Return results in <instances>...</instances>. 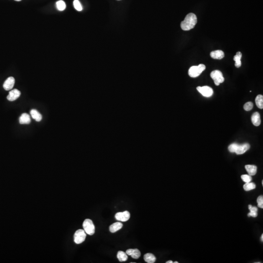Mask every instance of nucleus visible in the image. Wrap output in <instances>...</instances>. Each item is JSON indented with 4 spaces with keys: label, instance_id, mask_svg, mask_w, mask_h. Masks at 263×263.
<instances>
[{
    "label": "nucleus",
    "instance_id": "obj_13",
    "mask_svg": "<svg viewBox=\"0 0 263 263\" xmlns=\"http://www.w3.org/2000/svg\"><path fill=\"white\" fill-rule=\"evenodd\" d=\"M19 122L21 124H28L31 122L30 116L29 114L24 113L21 116L19 119Z\"/></svg>",
    "mask_w": 263,
    "mask_h": 263
},
{
    "label": "nucleus",
    "instance_id": "obj_19",
    "mask_svg": "<svg viewBox=\"0 0 263 263\" xmlns=\"http://www.w3.org/2000/svg\"><path fill=\"white\" fill-rule=\"evenodd\" d=\"M242 54L240 52H237L236 55L234 57V60L235 61V66L237 68H239L241 66V59Z\"/></svg>",
    "mask_w": 263,
    "mask_h": 263
},
{
    "label": "nucleus",
    "instance_id": "obj_6",
    "mask_svg": "<svg viewBox=\"0 0 263 263\" xmlns=\"http://www.w3.org/2000/svg\"><path fill=\"white\" fill-rule=\"evenodd\" d=\"M197 89L198 91L203 96L205 97L209 98V97L213 95V93H214L213 89L210 87L207 86H204L202 87L198 86L197 88Z\"/></svg>",
    "mask_w": 263,
    "mask_h": 263
},
{
    "label": "nucleus",
    "instance_id": "obj_18",
    "mask_svg": "<svg viewBox=\"0 0 263 263\" xmlns=\"http://www.w3.org/2000/svg\"><path fill=\"white\" fill-rule=\"evenodd\" d=\"M144 259L148 263H153L156 262V257L152 253H146L144 256Z\"/></svg>",
    "mask_w": 263,
    "mask_h": 263
},
{
    "label": "nucleus",
    "instance_id": "obj_28",
    "mask_svg": "<svg viewBox=\"0 0 263 263\" xmlns=\"http://www.w3.org/2000/svg\"><path fill=\"white\" fill-rule=\"evenodd\" d=\"M257 202L258 203V207L260 208H263V195H260L258 197L257 199Z\"/></svg>",
    "mask_w": 263,
    "mask_h": 263
},
{
    "label": "nucleus",
    "instance_id": "obj_7",
    "mask_svg": "<svg viewBox=\"0 0 263 263\" xmlns=\"http://www.w3.org/2000/svg\"><path fill=\"white\" fill-rule=\"evenodd\" d=\"M130 217V214L128 211L117 213L115 215V218L116 220H118V221H122V222L127 221Z\"/></svg>",
    "mask_w": 263,
    "mask_h": 263
},
{
    "label": "nucleus",
    "instance_id": "obj_33",
    "mask_svg": "<svg viewBox=\"0 0 263 263\" xmlns=\"http://www.w3.org/2000/svg\"><path fill=\"white\" fill-rule=\"evenodd\" d=\"M15 1L19 2L21 1H22V0H15Z\"/></svg>",
    "mask_w": 263,
    "mask_h": 263
},
{
    "label": "nucleus",
    "instance_id": "obj_29",
    "mask_svg": "<svg viewBox=\"0 0 263 263\" xmlns=\"http://www.w3.org/2000/svg\"><path fill=\"white\" fill-rule=\"evenodd\" d=\"M248 209L250 210V211H255L257 212L258 211V209L256 207H253L251 205H248Z\"/></svg>",
    "mask_w": 263,
    "mask_h": 263
},
{
    "label": "nucleus",
    "instance_id": "obj_17",
    "mask_svg": "<svg viewBox=\"0 0 263 263\" xmlns=\"http://www.w3.org/2000/svg\"><path fill=\"white\" fill-rule=\"evenodd\" d=\"M245 169L250 175H255L257 173V167L256 166L247 165L245 166Z\"/></svg>",
    "mask_w": 263,
    "mask_h": 263
},
{
    "label": "nucleus",
    "instance_id": "obj_3",
    "mask_svg": "<svg viewBox=\"0 0 263 263\" xmlns=\"http://www.w3.org/2000/svg\"><path fill=\"white\" fill-rule=\"evenodd\" d=\"M83 228L84 231L88 234L92 235L95 234V227L93 221L89 219H86L83 223Z\"/></svg>",
    "mask_w": 263,
    "mask_h": 263
},
{
    "label": "nucleus",
    "instance_id": "obj_1",
    "mask_svg": "<svg viewBox=\"0 0 263 263\" xmlns=\"http://www.w3.org/2000/svg\"><path fill=\"white\" fill-rule=\"evenodd\" d=\"M197 22V17L194 13H190L186 15L184 21L181 22V28L184 31L194 29Z\"/></svg>",
    "mask_w": 263,
    "mask_h": 263
},
{
    "label": "nucleus",
    "instance_id": "obj_36",
    "mask_svg": "<svg viewBox=\"0 0 263 263\" xmlns=\"http://www.w3.org/2000/svg\"><path fill=\"white\" fill-rule=\"evenodd\" d=\"M117 1H120V0H117Z\"/></svg>",
    "mask_w": 263,
    "mask_h": 263
},
{
    "label": "nucleus",
    "instance_id": "obj_32",
    "mask_svg": "<svg viewBox=\"0 0 263 263\" xmlns=\"http://www.w3.org/2000/svg\"><path fill=\"white\" fill-rule=\"evenodd\" d=\"M261 240L263 242V234H262V235H261Z\"/></svg>",
    "mask_w": 263,
    "mask_h": 263
},
{
    "label": "nucleus",
    "instance_id": "obj_11",
    "mask_svg": "<svg viewBox=\"0 0 263 263\" xmlns=\"http://www.w3.org/2000/svg\"><path fill=\"white\" fill-rule=\"evenodd\" d=\"M250 148V145L248 143H244L242 145H238L235 153L237 154H242L244 153Z\"/></svg>",
    "mask_w": 263,
    "mask_h": 263
},
{
    "label": "nucleus",
    "instance_id": "obj_16",
    "mask_svg": "<svg viewBox=\"0 0 263 263\" xmlns=\"http://www.w3.org/2000/svg\"><path fill=\"white\" fill-rule=\"evenodd\" d=\"M30 114L33 119L35 120L36 121L39 122L42 120V116L37 110L35 109H32L30 111Z\"/></svg>",
    "mask_w": 263,
    "mask_h": 263
},
{
    "label": "nucleus",
    "instance_id": "obj_10",
    "mask_svg": "<svg viewBox=\"0 0 263 263\" xmlns=\"http://www.w3.org/2000/svg\"><path fill=\"white\" fill-rule=\"evenodd\" d=\"M210 56L214 59H221L223 58L225 56V55L223 51L221 50H217L211 52Z\"/></svg>",
    "mask_w": 263,
    "mask_h": 263
},
{
    "label": "nucleus",
    "instance_id": "obj_30",
    "mask_svg": "<svg viewBox=\"0 0 263 263\" xmlns=\"http://www.w3.org/2000/svg\"><path fill=\"white\" fill-rule=\"evenodd\" d=\"M257 215H258L257 212L255 211H250V213L248 214V216H252L253 217H256Z\"/></svg>",
    "mask_w": 263,
    "mask_h": 263
},
{
    "label": "nucleus",
    "instance_id": "obj_2",
    "mask_svg": "<svg viewBox=\"0 0 263 263\" xmlns=\"http://www.w3.org/2000/svg\"><path fill=\"white\" fill-rule=\"evenodd\" d=\"M205 69L206 66L204 64H200L198 66H193L189 69L188 74L191 78H196L198 77Z\"/></svg>",
    "mask_w": 263,
    "mask_h": 263
},
{
    "label": "nucleus",
    "instance_id": "obj_20",
    "mask_svg": "<svg viewBox=\"0 0 263 263\" xmlns=\"http://www.w3.org/2000/svg\"><path fill=\"white\" fill-rule=\"evenodd\" d=\"M117 258L120 262H125L127 260L128 257L126 253L122 251H119V252H117Z\"/></svg>",
    "mask_w": 263,
    "mask_h": 263
},
{
    "label": "nucleus",
    "instance_id": "obj_27",
    "mask_svg": "<svg viewBox=\"0 0 263 263\" xmlns=\"http://www.w3.org/2000/svg\"><path fill=\"white\" fill-rule=\"evenodd\" d=\"M238 146V144L237 143H232L228 147L229 151L231 153H235L237 150V147Z\"/></svg>",
    "mask_w": 263,
    "mask_h": 263
},
{
    "label": "nucleus",
    "instance_id": "obj_34",
    "mask_svg": "<svg viewBox=\"0 0 263 263\" xmlns=\"http://www.w3.org/2000/svg\"><path fill=\"white\" fill-rule=\"evenodd\" d=\"M174 263H178V262H177V261H175V262H174Z\"/></svg>",
    "mask_w": 263,
    "mask_h": 263
},
{
    "label": "nucleus",
    "instance_id": "obj_24",
    "mask_svg": "<svg viewBox=\"0 0 263 263\" xmlns=\"http://www.w3.org/2000/svg\"><path fill=\"white\" fill-rule=\"evenodd\" d=\"M73 5L74 6L76 10L79 11H82L83 10V7H82V5L80 4L79 0H74L73 2Z\"/></svg>",
    "mask_w": 263,
    "mask_h": 263
},
{
    "label": "nucleus",
    "instance_id": "obj_21",
    "mask_svg": "<svg viewBox=\"0 0 263 263\" xmlns=\"http://www.w3.org/2000/svg\"><path fill=\"white\" fill-rule=\"evenodd\" d=\"M255 103L256 106L260 109L263 108V96L261 95H259L256 96L255 99Z\"/></svg>",
    "mask_w": 263,
    "mask_h": 263
},
{
    "label": "nucleus",
    "instance_id": "obj_23",
    "mask_svg": "<svg viewBox=\"0 0 263 263\" xmlns=\"http://www.w3.org/2000/svg\"><path fill=\"white\" fill-rule=\"evenodd\" d=\"M57 8L59 11H63L66 8V4L63 1L60 0L56 3Z\"/></svg>",
    "mask_w": 263,
    "mask_h": 263
},
{
    "label": "nucleus",
    "instance_id": "obj_9",
    "mask_svg": "<svg viewBox=\"0 0 263 263\" xmlns=\"http://www.w3.org/2000/svg\"><path fill=\"white\" fill-rule=\"evenodd\" d=\"M21 95V92L18 89H13L10 91L9 93V95L7 96V99L9 101H13L16 100L20 97Z\"/></svg>",
    "mask_w": 263,
    "mask_h": 263
},
{
    "label": "nucleus",
    "instance_id": "obj_14",
    "mask_svg": "<svg viewBox=\"0 0 263 263\" xmlns=\"http://www.w3.org/2000/svg\"><path fill=\"white\" fill-rule=\"evenodd\" d=\"M251 121L255 126H259L261 124V118L260 115L259 113L255 112L253 113L251 116Z\"/></svg>",
    "mask_w": 263,
    "mask_h": 263
},
{
    "label": "nucleus",
    "instance_id": "obj_12",
    "mask_svg": "<svg viewBox=\"0 0 263 263\" xmlns=\"http://www.w3.org/2000/svg\"><path fill=\"white\" fill-rule=\"evenodd\" d=\"M127 255L132 256L134 259H138L141 256V253L138 249H128L126 251Z\"/></svg>",
    "mask_w": 263,
    "mask_h": 263
},
{
    "label": "nucleus",
    "instance_id": "obj_35",
    "mask_svg": "<svg viewBox=\"0 0 263 263\" xmlns=\"http://www.w3.org/2000/svg\"><path fill=\"white\" fill-rule=\"evenodd\" d=\"M262 185H263V180H262Z\"/></svg>",
    "mask_w": 263,
    "mask_h": 263
},
{
    "label": "nucleus",
    "instance_id": "obj_4",
    "mask_svg": "<svg viewBox=\"0 0 263 263\" xmlns=\"http://www.w3.org/2000/svg\"><path fill=\"white\" fill-rule=\"evenodd\" d=\"M211 77L214 80V83L215 85L218 86L221 83L224 82V78L223 76L222 73L219 70L213 71L211 73Z\"/></svg>",
    "mask_w": 263,
    "mask_h": 263
},
{
    "label": "nucleus",
    "instance_id": "obj_8",
    "mask_svg": "<svg viewBox=\"0 0 263 263\" xmlns=\"http://www.w3.org/2000/svg\"><path fill=\"white\" fill-rule=\"evenodd\" d=\"M15 82V79L13 77H9L4 83V84H3V87L5 90H10L12 89L13 87L14 86Z\"/></svg>",
    "mask_w": 263,
    "mask_h": 263
},
{
    "label": "nucleus",
    "instance_id": "obj_31",
    "mask_svg": "<svg viewBox=\"0 0 263 263\" xmlns=\"http://www.w3.org/2000/svg\"><path fill=\"white\" fill-rule=\"evenodd\" d=\"M173 263V261H171V260L168 261H167V262H166V263Z\"/></svg>",
    "mask_w": 263,
    "mask_h": 263
},
{
    "label": "nucleus",
    "instance_id": "obj_22",
    "mask_svg": "<svg viewBox=\"0 0 263 263\" xmlns=\"http://www.w3.org/2000/svg\"><path fill=\"white\" fill-rule=\"evenodd\" d=\"M243 188L244 191H250L256 188V185L255 183L250 182L248 183H246V184L244 185Z\"/></svg>",
    "mask_w": 263,
    "mask_h": 263
},
{
    "label": "nucleus",
    "instance_id": "obj_25",
    "mask_svg": "<svg viewBox=\"0 0 263 263\" xmlns=\"http://www.w3.org/2000/svg\"><path fill=\"white\" fill-rule=\"evenodd\" d=\"M241 178H242V180L245 183H248V182H250L251 181V175H248V174H243V175H241Z\"/></svg>",
    "mask_w": 263,
    "mask_h": 263
},
{
    "label": "nucleus",
    "instance_id": "obj_15",
    "mask_svg": "<svg viewBox=\"0 0 263 263\" xmlns=\"http://www.w3.org/2000/svg\"><path fill=\"white\" fill-rule=\"evenodd\" d=\"M122 227H123V224L121 223L117 222L113 224L112 225H111L109 227V230H110V232H112V233H115L116 231L120 230L122 228Z\"/></svg>",
    "mask_w": 263,
    "mask_h": 263
},
{
    "label": "nucleus",
    "instance_id": "obj_5",
    "mask_svg": "<svg viewBox=\"0 0 263 263\" xmlns=\"http://www.w3.org/2000/svg\"><path fill=\"white\" fill-rule=\"evenodd\" d=\"M86 234L84 230L79 229L76 231L74 236V240L75 243L79 244L85 241Z\"/></svg>",
    "mask_w": 263,
    "mask_h": 263
},
{
    "label": "nucleus",
    "instance_id": "obj_26",
    "mask_svg": "<svg viewBox=\"0 0 263 263\" xmlns=\"http://www.w3.org/2000/svg\"><path fill=\"white\" fill-rule=\"evenodd\" d=\"M253 104L251 102H248L244 105V109L247 111H249L252 109Z\"/></svg>",
    "mask_w": 263,
    "mask_h": 263
}]
</instances>
